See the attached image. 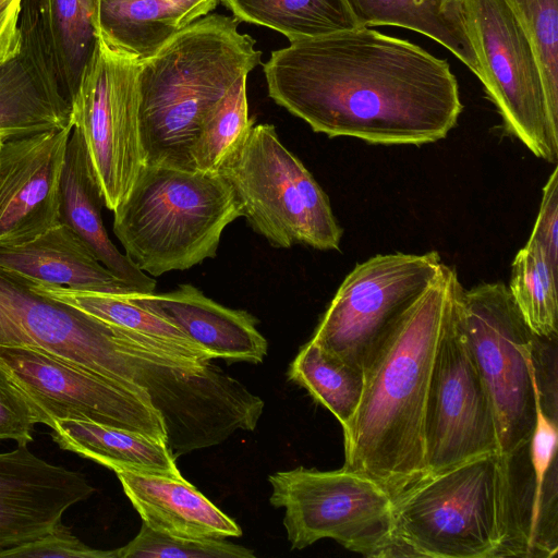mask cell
Here are the masks:
<instances>
[{"mask_svg":"<svg viewBox=\"0 0 558 558\" xmlns=\"http://www.w3.org/2000/svg\"><path fill=\"white\" fill-rule=\"evenodd\" d=\"M95 36L71 93L70 118L82 137L105 207L113 211L145 165L138 118L140 62L96 31Z\"/></svg>","mask_w":558,"mask_h":558,"instance_id":"cell-10","label":"cell"},{"mask_svg":"<svg viewBox=\"0 0 558 558\" xmlns=\"http://www.w3.org/2000/svg\"><path fill=\"white\" fill-rule=\"evenodd\" d=\"M464 17L489 100L508 134L536 157L558 159V125L549 114L534 50L505 0H464Z\"/></svg>","mask_w":558,"mask_h":558,"instance_id":"cell-11","label":"cell"},{"mask_svg":"<svg viewBox=\"0 0 558 558\" xmlns=\"http://www.w3.org/2000/svg\"><path fill=\"white\" fill-rule=\"evenodd\" d=\"M52 9L64 57L81 73L96 37L93 0H52Z\"/></svg>","mask_w":558,"mask_h":558,"instance_id":"cell-30","label":"cell"},{"mask_svg":"<svg viewBox=\"0 0 558 558\" xmlns=\"http://www.w3.org/2000/svg\"><path fill=\"white\" fill-rule=\"evenodd\" d=\"M251 228L274 247L338 251L342 228L328 196L272 124H253L217 171Z\"/></svg>","mask_w":558,"mask_h":558,"instance_id":"cell-6","label":"cell"},{"mask_svg":"<svg viewBox=\"0 0 558 558\" xmlns=\"http://www.w3.org/2000/svg\"><path fill=\"white\" fill-rule=\"evenodd\" d=\"M23 0H0V66L16 59L23 36L19 26Z\"/></svg>","mask_w":558,"mask_h":558,"instance_id":"cell-34","label":"cell"},{"mask_svg":"<svg viewBox=\"0 0 558 558\" xmlns=\"http://www.w3.org/2000/svg\"><path fill=\"white\" fill-rule=\"evenodd\" d=\"M36 424L38 420L32 405L0 369V440L27 445L33 441Z\"/></svg>","mask_w":558,"mask_h":558,"instance_id":"cell-32","label":"cell"},{"mask_svg":"<svg viewBox=\"0 0 558 558\" xmlns=\"http://www.w3.org/2000/svg\"><path fill=\"white\" fill-rule=\"evenodd\" d=\"M359 26H397L432 38L477 77L480 65L464 17V0H345Z\"/></svg>","mask_w":558,"mask_h":558,"instance_id":"cell-22","label":"cell"},{"mask_svg":"<svg viewBox=\"0 0 558 558\" xmlns=\"http://www.w3.org/2000/svg\"><path fill=\"white\" fill-rule=\"evenodd\" d=\"M442 265L434 251L378 254L357 264L341 282L311 341L365 374Z\"/></svg>","mask_w":558,"mask_h":558,"instance_id":"cell-9","label":"cell"},{"mask_svg":"<svg viewBox=\"0 0 558 558\" xmlns=\"http://www.w3.org/2000/svg\"><path fill=\"white\" fill-rule=\"evenodd\" d=\"M220 0H93V22L109 45L143 62Z\"/></svg>","mask_w":558,"mask_h":558,"instance_id":"cell-20","label":"cell"},{"mask_svg":"<svg viewBox=\"0 0 558 558\" xmlns=\"http://www.w3.org/2000/svg\"><path fill=\"white\" fill-rule=\"evenodd\" d=\"M0 271L28 284L113 294L134 293L64 222L31 241L0 246Z\"/></svg>","mask_w":558,"mask_h":558,"instance_id":"cell-17","label":"cell"},{"mask_svg":"<svg viewBox=\"0 0 558 558\" xmlns=\"http://www.w3.org/2000/svg\"><path fill=\"white\" fill-rule=\"evenodd\" d=\"M14 68L13 61L0 66V137L8 141L72 126L69 101L50 84Z\"/></svg>","mask_w":558,"mask_h":558,"instance_id":"cell-24","label":"cell"},{"mask_svg":"<svg viewBox=\"0 0 558 558\" xmlns=\"http://www.w3.org/2000/svg\"><path fill=\"white\" fill-rule=\"evenodd\" d=\"M0 369L38 420L90 421L138 432L167 444L160 412L147 396L31 347L0 345Z\"/></svg>","mask_w":558,"mask_h":558,"instance_id":"cell-12","label":"cell"},{"mask_svg":"<svg viewBox=\"0 0 558 558\" xmlns=\"http://www.w3.org/2000/svg\"><path fill=\"white\" fill-rule=\"evenodd\" d=\"M423 436L424 476L499 452L494 409L458 327L453 295L434 357Z\"/></svg>","mask_w":558,"mask_h":558,"instance_id":"cell-13","label":"cell"},{"mask_svg":"<svg viewBox=\"0 0 558 558\" xmlns=\"http://www.w3.org/2000/svg\"><path fill=\"white\" fill-rule=\"evenodd\" d=\"M263 70L269 97L329 137L433 143L463 110L446 60L366 26L291 41Z\"/></svg>","mask_w":558,"mask_h":558,"instance_id":"cell-1","label":"cell"},{"mask_svg":"<svg viewBox=\"0 0 558 558\" xmlns=\"http://www.w3.org/2000/svg\"><path fill=\"white\" fill-rule=\"evenodd\" d=\"M0 557L113 558L112 550L92 548L80 541L62 522L45 535L0 550Z\"/></svg>","mask_w":558,"mask_h":558,"instance_id":"cell-31","label":"cell"},{"mask_svg":"<svg viewBox=\"0 0 558 558\" xmlns=\"http://www.w3.org/2000/svg\"><path fill=\"white\" fill-rule=\"evenodd\" d=\"M247 76L239 78L204 119L191 150L195 170L216 172L232 146L254 124L248 117Z\"/></svg>","mask_w":558,"mask_h":558,"instance_id":"cell-27","label":"cell"},{"mask_svg":"<svg viewBox=\"0 0 558 558\" xmlns=\"http://www.w3.org/2000/svg\"><path fill=\"white\" fill-rule=\"evenodd\" d=\"M129 296L173 324L213 359L257 364L267 354V340L257 330L253 315L226 307L192 284Z\"/></svg>","mask_w":558,"mask_h":558,"instance_id":"cell-16","label":"cell"},{"mask_svg":"<svg viewBox=\"0 0 558 558\" xmlns=\"http://www.w3.org/2000/svg\"><path fill=\"white\" fill-rule=\"evenodd\" d=\"M270 504L284 508L293 549L331 538L366 557H396L393 498L379 483L342 468L299 466L269 475Z\"/></svg>","mask_w":558,"mask_h":558,"instance_id":"cell-8","label":"cell"},{"mask_svg":"<svg viewBox=\"0 0 558 558\" xmlns=\"http://www.w3.org/2000/svg\"><path fill=\"white\" fill-rule=\"evenodd\" d=\"M86 476L35 456L26 444L0 453V550L50 532L64 512L88 499Z\"/></svg>","mask_w":558,"mask_h":558,"instance_id":"cell-15","label":"cell"},{"mask_svg":"<svg viewBox=\"0 0 558 558\" xmlns=\"http://www.w3.org/2000/svg\"><path fill=\"white\" fill-rule=\"evenodd\" d=\"M234 17L208 13L140 63L138 118L145 165L195 170L201 125L231 86L260 63Z\"/></svg>","mask_w":558,"mask_h":558,"instance_id":"cell-3","label":"cell"},{"mask_svg":"<svg viewBox=\"0 0 558 558\" xmlns=\"http://www.w3.org/2000/svg\"><path fill=\"white\" fill-rule=\"evenodd\" d=\"M238 217L218 172L144 165L113 210V233L143 272L158 277L214 258L223 230Z\"/></svg>","mask_w":558,"mask_h":558,"instance_id":"cell-4","label":"cell"},{"mask_svg":"<svg viewBox=\"0 0 558 558\" xmlns=\"http://www.w3.org/2000/svg\"><path fill=\"white\" fill-rule=\"evenodd\" d=\"M392 498L396 557H500L510 524L508 456L425 475Z\"/></svg>","mask_w":558,"mask_h":558,"instance_id":"cell-5","label":"cell"},{"mask_svg":"<svg viewBox=\"0 0 558 558\" xmlns=\"http://www.w3.org/2000/svg\"><path fill=\"white\" fill-rule=\"evenodd\" d=\"M459 278L447 265L412 305L366 371L343 428V468L396 496L425 474L424 413L439 337Z\"/></svg>","mask_w":558,"mask_h":558,"instance_id":"cell-2","label":"cell"},{"mask_svg":"<svg viewBox=\"0 0 558 558\" xmlns=\"http://www.w3.org/2000/svg\"><path fill=\"white\" fill-rule=\"evenodd\" d=\"M505 2L534 50L549 114L558 125V0Z\"/></svg>","mask_w":558,"mask_h":558,"instance_id":"cell-28","label":"cell"},{"mask_svg":"<svg viewBox=\"0 0 558 558\" xmlns=\"http://www.w3.org/2000/svg\"><path fill=\"white\" fill-rule=\"evenodd\" d=\"M143 523L169 535L223 539L241 527L181 476L114 471Z\"/></svg>","mask_w":558,"mask_h":558,"instance_id":"cell-18","label":"cell"},{"mask_svg":"<svg viewBox=\"0 0 558 558\" xmlns=\"http://www.w3.org/2000/svg\"><path fill=\"white\" fill-rule=\"evenodd\" d=\"M52 440L62 449L112 471L181 476L167 444L148 435L90 421L56 420Z\"/></svg>","mask_w":558,"mask_h":558,"instance_id":"cell-21","label":"cell"},{"mask_svg":"<svg viewBox=\"0 0 558 558\" xmlns=\"http://www.w3.org/2000/svg\"><path fill=\"white\" fill-rule=\"evenodd\" d=\"M3 142L4 141L0 137V148H1L2 144H3Z\"/></svg>","mask_w":558,"mask_h":558,"instance_id":"cell-35","label":"cell"},{"mask_svg":"<svg viewBox=\"0 0 558 558\" xmlns=\"http://www.w3.org/2000/svg\"><path fill=\"white\" fill-rule=\"evenodd\" d=\"M288 376L329 410L342 427L357 409L365 380L362 371L327 353L311 340L290 364Z\"/></svg>","mask_w":558,"mask_h":558,"instance_id":"cell-25","label":"cell"},{"mask_svg":"<svg viewBox=\"0 0 558 558\" xmlns=\"http://www.w3.org/2000/svg\"><path fill=\"white\" fill-rule=\"evenodd\" d=\"M113 558H254V553L223 539H192L156 531L145 523L125 546L112 550Z\"/></svg>","mask_w":558,"mask_h":558,"instance_id":"cell-29","label":"cell"},{"mask_svg":"<svg viewBox=\"0 0 558 558\" xmlns=\"http://www.w3.org/2000/svg\"><path fill=\"white\" fill-rule=\"evenodd\" d=\"M530 241L538 244L550 263L558 267V169L555 168L543 187L538 214Z\"/></svg>","mask_w":558,"mask_h":558,"instance_id":"cell-33","label":"cell"},{"mask_svg":"<svg viewBox=\"0 0 558 558\" xmlns=\"http://www.w3.org/2000/svg\"><path fill=\"white\" fill-rule=\"evenodd\" d=\"M239 22L266 26L289 41L360 27L345 0H220Z\"/></svg>","mask_w":558,"mask_h":558,"instance_id":"cell-23","label":"cell"},{"mask_svg":"<svg viewBox=\"0 0 558 558\" xmlns=\"http://www.w3.org/2000/svg\"><path fill=\"white\" fill-rule=\"evenodd\" d=\"M72 126L4 141L0 148V246L62 222L60 180Z\"/></svg>","mask_w":558,"mask_h":558,"instance_id":"cell-14","label":"cell"},{"mask_svg":"<svg viewBox=\"0 0 558 558\" xmlns=\"http://www.w3.org/2000/svg\"><path fill=\"white\" fill-rule=\"evenodd\" d=\"M558 267L546 252L527 240L511 264L509 292L530 329L538 337L557 338Z\"/></svg>","mask_w":558,"mask_h":558,"instance_id":"cell-26","label":"cell"},{"mask_svg":"<svg viewBox=\"0 0 558 558\" xmlns=\"http://www.w3.org/2000/svg\"><path fill=\"white\" fill-rule=\"evenodd\" d=\"M105 206L78 132L72 128L60 180L62 222L92 248L98 260L136 293H151L156 280L143 272L110 240L104 226Z\"/></svg>","mask_w":558,"mask_h":558,"instance_id":"cell-19","label":"cell"},{"mask_svg":"<svg viewBox=\"0 0 558 558\" xmlns=\"http://www.w3.org/2000/svg\"><path fill=\"white\" fill-rule=\"evenodd\" d=\"M456 320L489 396L499 452L526 445L535 424L536 336L519 312L508 286L482 283L453 292Z\"/></svg>","mask_w":558,"mask_h":558,"instance_id":"cell-7","label":"cell"}]
</instances>
